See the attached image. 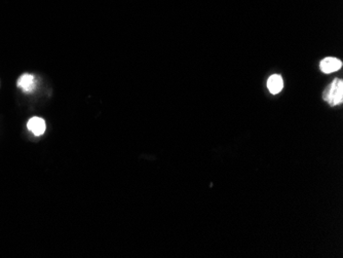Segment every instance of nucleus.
Listing matches in <instances>:
<instances>
[{
  "instance_id": "f257e3e1",
  "label": "nucleus",
  "mask_w": 343,
  "mask_h": 258,
  "mask_svg": "<svg viewBox=\"0 0 343 258\" xmlns=\"http://www.w3.org/2000/svg\"><path fill=\"white\" fill-rule=\"evenodd\" d=\"M324 100L331 106L340 105L343 102V82L334 80L325 91Z\"/></svg>"
},
{
  "instance_id": "f03ea898",
  "label": "nucleus",
  "mask_w": 343,
  "mask_h": 258,
  "mask_svg": "<svg viewBox=\"0 0 343 258\" xmlns=\"http://www.w3.org/2000/svg\"><path fill=\"white\" fill-rule=\"evenodd\" d=\"M341 67H342V62L339 59L333 58V57L325 58L322 62L319 63L320 71L326 73V74L333 73V72L339 70Z\"/></svg>"
},
{
  "instance_id": "7ed1b4c3",
  "label": "nucleus",
  "mask_w": 343,
  "mask_h": 258,
  "mask_svg": "<svg viewBox=\"0 0 343 258\" xmlns=\"http://www.w3.org/2000/svg\"><path fill=\"white\" fill-rule=\"evenodd\" d=\"M27 128L30 132L34 134L35 136H41L42 134L46 132L47 125H46V121H44L43 118L38 117V116H34V117H32L29 119V121L27 123Z\"/></svg>"
},
{
  "instance_id": "20e7f679",
  "label": "nucleus",
  "mask_w": 343,
  "mask_h": 258,
  "mask_svg": "<svg viewBox=\"0 0 343 258\" xmlns=\"http://www.w3.org/2000/svg\"><path fill=\"white\" fill-rule=\"evenodd\" d=\"M17 86L23 89L24 92L26 93H30L32 91H34L35 88V77L34 75L29 74V73H25L22 75L18 82H17Z\"/></svg>"
},
{
  "instance_id": "39448f33",
  "label": "nucleus",
  "mask_w": 343,
  "mask_h": 258,
  "mask_svg": "<svg viewBox=\"0 0 343 258\" xmlns=\"http://www.w3.org/2000/svg\"><path fill=\"white\" fill-rule=\"evenodd\" d=\"M267 87L271 94L273 95L279 94L284 87V82H283L282 76L279 74L271 75L267 81Z\"/></svg>"
}]
</instances>
